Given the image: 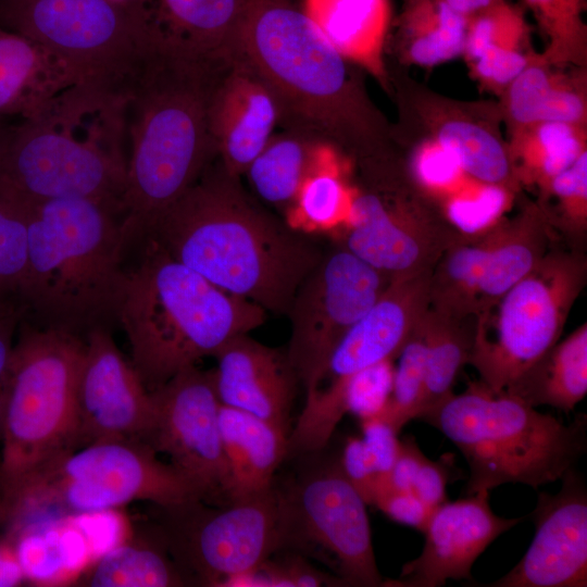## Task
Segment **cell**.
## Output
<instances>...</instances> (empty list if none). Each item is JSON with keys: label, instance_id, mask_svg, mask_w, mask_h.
<instances>
[{"label": "cell", "instance_id": "obj_13", "mask_svg": "<svg viewBox=\"0 0 587 587\" xmlns=\"http://www.w3.org/2000/svg\"><path fill=\"white\" fill-rule=\"evenodd\" d=\"M389 283L342 246L324 251L299 285L287 314L291 334L286 354L304 389L335 345Z\"/></svg>", "mask_w": 587, "mask_h": 587}, {"label": "cell", "instance_id": "obj_41", "mask_svg": "<svg viewBox=\"0 0 587 587\" xmlns=\"http://www.w3.org/2000/svg\"><path fill=\"white\" fill-rule=\"evenodd\" d=\"M27 215L0 199V300L21 304L27 267ZM22 305V304H21Z\"/></svg>", "mask_w": 587, "mask_h": 587}, {"label": "cell", "instance_id": "obj_31", "mask_svg": "<svg viewBox=\"0 0 587 587\" xmlns=\"http://www.w3.org/2000/svg\"><path fill=\"white\" fill-rule=\"evenodd\" d=\"M466 18L444 0H401L387 42L402 66L432 68L462 55Z\"/></svg>", "mask_w": 587, "mask_h": 587}, {"label": "cell", "instance_id": "obj_52", "mask_svg": "<svg viewBox=\"0 0 587 587\" xmlns=\"http://www.w3.org/2000/svg\"><path fill=\"white\" fill-rule=\"evenodd\" d=\"M454 12L467 17L476 11L485 8L494 0H444Z\"/></svg>", "mask_w": 587, "mask_h": 587}, {"label": "cell", "instance_id": "obj_37", "mask_svg": "<svg viewBox=\"0 0 587 587\" xmlns=\"http://www.w3.org/2000/svg\"><path fill=\"white\" fill-rule=\"evenodd\" d=\"M351 158L335 151L303 182L287 213L311 228L329 229L348 221L354 188L344 176Z\"/></svg>", "mask_w": 587, "mask_h": 587}, {"label": "cell", "instance_id": "obj_34", "mask_svg": "<svg viewBox=\"0 0 587 587\" xmlns=\"http://www.w3.org/2000/svg\"><path fill=\"white\" fill-rule=\"evenodd\" d=\"M505 139L519 186L539 190L587 151V126L540 122L510 129Z\"/></svg>", "mask_w": 587, "mask_h": 587}, {"label": "cell", "instance_id": "obj_1", "mask_svg": "<svg viewBox=\"0 0 587 587\" xmlns=\"http://www.w3.org/2000/svg\"><path fill=\"white\" fill-rule=\"evenodd\" d=\"M224 291L288 314L324 251L250 196L216 158L145 237Z\"/></svg>", "mask_w": 587, "mask_h": 587}, {"label": "cell", "instance_id": "obj_46", "mask_svg": "<svg viewBox=\"0 0 587 587\" xmlns=\"http://www.w3.org/2000/svg\"><path fill=\"white\" fill-rule=\"evenodd\" d=\"M373 505L378 508L391 521L413 527L423 533L434 511L412 491L385 489L379 491Z\"/></svg>", "mask_w": 587, "mask_h": 587}, {"label": "cell", "instance_id": "obj_51", "mask_svg": "<svg viewBox=\"0 0 587 587\" xmlns=\"http://www.w3.org/2000/svg\"><path fill=\"white\" fill-rule=\"evenodd\" d=\"M14 542L8 537L0 539V587H14L25 578Z\"/></svg>", "mask_w": 587, "mask_h": 587}, {"label": "cell", "instance_id": "obj_35", "mask_svg": "<svg viewBox=\"0 0 587 587\" xmlns=\"http://www.w3.org/2000/svg\"><path fill=\"white\" fill-rule=\"evenodd\" d=\"M429 307L425 319L426 366L423 397L417 419L450 395L461 367L469 363L475 322Z\"/></svg>", "mask_w": 587, "mask_h": 587}, {"label": "cell", "instance_id": "obj_17", "mask_svg": "<svg viewBox=\"0 0 587 587\" xmlns=\"http://www.w3.org/2000/svg\"><path fill=\"white\" fill-rule=\"evenodd\" d=\"M427 268L390 280L382 296L335 345L305 390L303 409L315 408L352 375L398 357L430 304Z\"/></svg>", "mask_w": 587, "mask_h": 587}, {"label": "cell", "instance_id": "obj_22", "mask_svg": "<svg viewBox=\"0 0 587 587\" xmlns=\"http://www.w3.org/2000/svg\"><path fill=\"white\" fill-rule=\"evenodd\" d=\"M278 99L240 53L220 77L210 101L209 124L217 158L240 176L279 125Z\"/></svg>", "mask_w": 587, "mask_h": 587}, {"label": "cell", "instance_id": "obj_44", "mask_svg": "<svg viewBox=\"0 0 587 587\" xmlns=\"http://www.w3.org/2000/svg\"><path fill=\"white\" fill-rule=\"evenodd\" d=\"M228 584L230 587L344 586L339 577L326 575L311 566L302 557L295 554L277 561L270 557L254 570L232 579Z\"/></svg>", "mask_w": 587, "mask_h": 587}, {"label": "cell", "instance_id": "obj_29", "mask_svg": "<svg viewBox=\"0 0 587 587\" xmlns=\"http://www.w3.org/2000/svg\"><path fill=\"white\" fill-rule=\"evenodd\" d=\"M220 429L229 475V502L271 489L287 455L288 433L245 411L220 408Z\"/></svg>", "mask_w": 587, "mask_h": 587}, {"label": "cell", "instance_id": "obj_5", "mask_svg": "<svg viewBox=\"0 0 587 587\" xmlns=\"http://www.w3.org/2000/svg\"><path fill=\"white\" fill-rule=\"evenodd\" d=\"M26 321L86 338L120 324L132 242L117 204L89 198L42 202L27 214Z\"/></svg>", "mask_w": 587, "mask_h": 587}, {"label": "cell", "instance_id": "obj_19", "mask_svg": "<svg viewBox=\"0 0 587 587\" xmlns=\"http://www.w3.org/2000/svg\"><path fill=\"white\" fill-rule=\"evenodd\" d=\"M354 188L342 247L390 280L432 268L429 234L396 190L391 167L363 171Z\"/></svg>", "mask_w": 587, "mask_h": 587}, {"label": "cell", "instance_id": "obj_32", "mask_svg": "<svg viewBox=\"0 0 587 587\" xmlns=\"http://www.w3.org/2000/svg\"><path fill=\"white\" fill-rule=\"evenodd\" d=\"M337 150L321 137L284 128L272 135L243 175L262 201L288 212L304 179Z\"/></svg>", "mask_w": 587, "mask_h": 587}, {"label": "cell", "instance_id": "obj_16", "mask_svg": "<svg viewBox=\"0 0 587 587\" xmlns=\"http://www.w3.org/2000/svg\"><path fill=\"white\" fill-rule=\"evenodd\" d=\"M401 116L416 118L429 137L450 151L472 179L520 188L510 161L498 102H466L405 83L390 71Z\"/></svg>", "mask_w": 587, "mask_h": 587}, {"label": "cell", "instance_id": "obj_20", "mask_svg": "<svg viewBox=\"0 0 587 587\" xmlns=\"http://www.w3.org/2000/svg\"><path fill=\"white\" fill-rule=\"evenodd\" d=\"M557 494L540 492L530 519L535 536L520 562L488 587H586L587 489L569 470Z\"/></svg>", "mask_w": 587, "mask_h": 587}, {"label": "cell", "instance_id": "obj_10", "mask_svg": "<svg viewBox=\"0 0 587 587\" xmlns=\"http://www.w3.org/2000/svg\"><path fill=\"white\" fill-rule=\"evenodd\" d=\"M0 26L43 47L77 84L125 98L159 45L147 16L112 0H0Z\"/></svg>", "mask_w": 587, "mask_h": 587}, {"label": "cell", "instance_id": "obj_36", "mask_svg": "<svg viewBox=\"0 0 587 587\" xmlns=\"http://www.w3.org/2000/svg\"><path fill=\"white\" fill-rule=\"evenodd\" d=\"M159 530L152 542L115 548L95 566L88 585L92 587H168L186 585L187 579L170 557Z\"/></svg>", "mask_w": 587, "mask_h": 587}, {"label": "cell", "instance_id": "obj_15", "mask_svg": "<svg viewBox=\"0 0 587 587\" xmlns=\"http://www.w3.org/2000/svg\"><path fill=\"white\" fill-rule=\"evenodd\" d=\"M153 420L146 438L155 452L193 487L208 504L229 502L220 408L212 371L186 367L151 391Z\"/></svg>", "mask_w": 587, "mask_h": 587}, {"label": "cell", "instance_id": "obj_49", "mask_svg": "<svg viewBox=\"0 0 587 587\" xmlns=\"http://www.w3.org/2000/svg\"><path fill=\"white\" fill-rule=\"evenodd\" d=\"M426 455L412 437L400 440L399 450L388 474L390 489L411 491L416 473Z\"/></svg>", "mask_w": 587, "mask_h": 587}, {"label": "cell", "instance_id": "obj_28", "mask_svg": "<svg viewBox=\"0 0 587 587\" xmlns=\"http://www.w3.org/2000/svg\"><path fill=\"white\" fill-rule=\"evenodd\" d=\"M251 0H159L147 16L154 34L200 55L232 60Z\"/></svg>", "mask_w": 587, "mask_h": 587}, {"label": "cell", "instance_id": "obj_45", "mask_svg": "<svg viewBox=\"0 0 587 587\" xmlns=\"http://www.w3.org/2000/svg\"><path fill=\"white\" fill-rule=\"evenodd\" d=\"M360 421L361 438L377 475L376 490L379 486L388 485V474L397 457L400 440L398 433L377 416L372 415Z\"/></svg>", "mask_w": 587, "mask_h": 587}, {"label": "cell", "instance_id": "obj_9", "mask_svg": "<svg viewBox=\"0 0 587 587\" xmlns=\"http://www.w3.org/2000/svg\"><path fill=\"white\" fill-rule=\"evenodd\" d=\"M86 340L20 324L8 370L0 496L54 457L79 447L77 388Z\"/></svg>", "mask_w": 587, "mask_h": 587}, {"label": "cell", "instance_id": "obj_23", "mask_svg": "<svg viewBox=\"0 0 587 587\" xmlns=\"http://www.w3.org/2000/svg\"><path fill=\"white\" fill-rule=\"evenodd\" d=\"M214 358L217 366L212 372L221 404L250 413L288 433L299 380L286 351L240 334L229 339Z\"/></svg>", "mask_w": 587, "mask_h": 587}, {"label": "cell", "instance_id": "obj_48", "mask_svg": "<svg viewBox=\"0 0 587 587\" xmlns=\"http://www.w3.org/2000/svg\"><path fill=\"white\" fill-rule=\"evenodd\" d=\"M447 455L434 461L427 457L421 464L414 478L411 491L432 509L448 500L447 484L450 477Z\"/></svg>", "mask_w": 587, "mask_h": 587}, {"label": "cell", "instance_id": "obj_38", "mask_svg": "<svg viewBox=\"0 0 587 587\" xmlns=\"http://www.w3.org/2000/svg\"><path fill=\"white\" fill-rule=\"evenodd\" d=\"M544 38L545 61L559 66L587 67L586 0H521Z\"/></svg>", "mask_w": 587, "mask_h": 587}, {"label": "cell", "instance_id": "obj_24", "mask_svg": "<svg viewBox=\"0 0 587 587\" xmlns=\"http://www.w3.org/2000/svg\"><path fill=\"white\" fill-rule=\"evenodd\" d=\"M526 11L521 2L494 0L466 17L461 57L482 91L499 98L538 57Z\"/></svg>", "mask_w": 587, "mask_h": 587}, {"label": "cell", "instance_id": "obj_25", "mask_svg": "<svg viewBox=\"0 0 587 587\" xmlns=\"http://www.w3.org/2000/svg\"><path fill=\"white\" fill-rule=\"evenodd\" d=\"M497 102L507 132L540 122L587 126V67L552 65L539 51Z\"/></svg>", "mask_w": 587, "mask_h": 587}, {"label": "cell", "instance_id": "obj_50", "mask_svg": "<svg viewBox=\"0 0 587 587\" xmlns=\"http://www.w3.org/2000/svg\"><path fill=\"white\" fill-rule=\"evenodd\" d=\"M24 319V310L18 303H10L0 308V380L3 378L12 357L15 329Z\"/></svg>", "mask_w": 587, "mask_h": 587}, {"label": "cell", "instance_id": "obj_14", "mask_svg": "<svg viewBox=\"0 0 587 587\" xmlns=\"http://www.w3.org/2000/svg\"><path fill=\"white\" fill-rule=\"evenodd\" d=\"M286 545L317 547L335 564L344 586H383L366 502L339 460L307 473L283 494Z\"/></svg>", "mask_w": 587, "mask_h": 587}, {"label": "cell", "instance_id": "obj_54", "mask_svg": "<svg viewBox=\"0 0 587 587\" xmlns=\"http://www.w3.org/2000/svg\"><path fill=\"white\" fill-rule=\"evenodd\" d=\"M10 303H17V302L0 300V308L4 307V305H7V304H10ZM18 304H20V303H18Z\"/></svg>", "mask_w": 587, "mask_h": 587}, {"label": "cell", "instance_id": "obj_40", "mask_svg": "<svg viewBox=\"0 0 587 587\" xmlns=\"http://www.w3.org/2000/svg\"><path fill=\"white\" fill-rule=\"evenodd\" d=\"M514 192L504 186L471 180L445 200L446 211L450 221L467 234L489 230L500 222Z\"/></svg>", "mask_w": 587, "mask_h": 587}, {"label": "cell", "instance_id": "obj_12", "mask_svg": "<svg viewBox=\"0 0 587 587\" xmlns=\"http://www.w3.org/2000/svg\"><path fill=\"white\" fill-rule=\"evenodd\" d=\"M161 509L160 530L187 582L226 587L286 546L284 501L275 486L223 505L192 500Z\"/></svg>", "mask_w": 587, "mask_h": 587}, {"label": "cell", "instance_id": "obj_2", "mask_svg": "<svg viewBox=\"0 0 587 587\" xmlns=\"http://www.w3.org/2000/svg\"><path fill=\"white\" fill-rule=\"evenodd\" d=\"M232 60L200 55L159 38L126 96L127 168L122 199L132 241L217 158L209 108Z\"/></svg>", "mask_w": 587, "mask_h": 587}, {"label": "cell", "instance_id": "obj_39", "mask_svg": "<svg viewBox=\"0 0 587 587\" xmlns=\"http://www.w3.org/2000/svg\"><path fill=\"white\" fill-rule=\"evenodd\" d=\"M424 319L400 350L389 397L383 409L374 415L388 423L397 433L416 417L423 397L426 366Z\"/></svg>", "mask_w": 587, "mask_h": 587}, {"label": "cell", "instance_id": "obj_11", "mask_svg": "<svg viewBox=\"0 0 587 587\" xmlns=\"http://www.w3.org/2000/svg\"><path fill=\"white\" fill-rule=\"evenodd\" d=\"M586 276L583 257L547 252L478 314L469 363L479 382L494 392L504 391L540 360L558 342Z\"/></svg>", "mask_w": 587, "mask_h": 587}, {"label": "cell", "instance_id": "obj_42", "mask_svg": "<svg viewBox=\"0 0 587 587\" xmlns=\"http://www.w3.org/2000/svg\"><path fill=\"white\" fill-rule=\"evenodd\" d=\"M410 168L421 187L445 200L474 180L464 173L450 151L426 136L414 146Z\"/></svg>", "mask_w": 587, "mask_h": 587}, {"label": "cell", "instance_id": "obj_18", "mask_svg": "<svg viewBox=\"0 0 587 587\" xmlns=\"http://www.w3.org/2000/svg\"><path fill=\"white\" fill-rule=\"evenodd\" d=\"M85 340L77 388L79 447L104 440L145 442L153 420L151 392L110 329H93Z\"/></svg>", "mask_w": 587, "mask_h": 587}, {"label": "cell", "instance_id": "obj_4", "mask_svg": "<svg viewBox=\"0 0 587 587\" xmlns=\"http://www.w3.org/2000/svg\"><path fill=\"white\" fill-rule=\"evenodd\" d=\"M126 168L123 96L75 84L28 116L0 120V199L26 215L62 198L122 208Z\"/></svg>", "mask_w": 587, "mask_h": 587}, {"label": "cell", "instance_id": "obj_7", "mask_svg": "<svg viewBox=\"0 0 587 587\" xmlns=\"http://www.w3.org/2000/svg\"><path fill=\"white\" fill-rule=\"evenodd\" d=\"M416 420L441 432L469 466L467 495L504 484L534 489L562 478L586 450L587 419L563 424L505 391L472 382Z\"/></svg>", "mask_w": 587, "mask_h": 587}, {"label": "cell", "instance_id": "obj_3", "mask_svg": "<svg viewBox=\"0 0 587 587\" xmlns=\"http://www.w3.org/2000/svg\"><path fill=\"white\" fill-rule=\"evenodd\" d=\"M240 53L275 92L279 126L307 132L357 162L392 150V126L300 0H251Z\"/></svg>", "mask_w": 587, "mask_h": 587}, {"label": "cell", "instance_id": "obj_33", "mask_svg": "<svg viewBox=\"0 0 587 587\" xmlns=\"http://www.w3.org/2000/svg\"><path fill=\"white\" fill-rule=\"evenodd\" d=\"M504 391L534 408L574 410L587 394V324L557 342Z\"/></svg>", "mask_w": 587, "mask_h": 587}, {"label": "cell", "instance_id": "obj_26", "mask_svg": "<svg viewBox=\"0 0 587 587\" xmlns=\"http://www.w3.org/2000/svg\"><path fill=\"white\" fill-rule=\"evenodd\" d=\"M311 21L349 62L370 74L388 93L386 62L392 23L390 0H300Z\"/></svg>", "mask_w": 587, "mask_h": 587}, {"label": "cell", "instance_id": "obj_8", "mask_svg": "<svg viewBox=\"0 0 587 587\" xmlns=\"http://www.w3.org/2000/svg\"><path fill=\"white\" fill-rule=\"evenodd\" d=\"M172 508L200 500L170 463L138 440H104L63 452L0 496V520L10 535L48 513H89L133 501Z\"/></svg>", "mask_w": 587, "mask_h": 587}, {"label": "cell", "instance_id": "obj_43", "mask_svg": "<svg viewBox=\"0 0 587 587\" xmlns=\"http://www.w3.org/2000/svg\"><path fill=\"white\" fill-rule=\"evenodd\" d=\"M540 201L554 200L547 215L557 211L561 225L573 233L587 228V151L539 189Z\"/></svg>", "mask_w": 587, "mask_h": 587}, {"label": "cell", "instance_id": "obj_6", "mask_svg": "<svg viewBox=\"0 0 587 587\" xmlns=\"http://www.w3.org/2000/svg\"><path fill=\"white\" fill-rule=\"evenodd\" d=\"M128 271L120 311L132 364L151 392L214 354L233 337L261 326L266 312L228 294L146 238Z\"/></svg>", "mask_w": 587, "mask_h": 587}, {"label": "cell", "instance_id": "obj_47", "mask_svg": "<svg viewBox=\"0 0 587 587\" xmlns=\"http://www.w3.org/2000/svg\"><path fill=\"white\" fill-rule=\"evenodd\" d=\"M338 460L348 480L360 492L366 504H372L377 475L362 438L348 437Z\"/></svg>", "mask_w": 587, "mask_h": 587}, {"label": "cell", "instance_id": "obj_30", "mask_svg": "<svg viewBox=\"0 0 587 587\" xmlns=\"http://www.w3.org/2000/svg\"><path fill=\"white\" fill-rule=\"evenodd\" d=\"M75 84L76 78L61 60L0 26V120L28 116Z\"/></svg>", "mask_w": 587, "mask_h": 587}, {"label": "cell", "instance_id": "obj_21", "mask_svg": "<svg viewBox=\"0 0 587 587\" xmlns=\"http://www.w3.org/2000/svg\"><path fill=\"white\" fill-rule=\"evenodd\" d=\"M523 520L497 515L488 490L447 500L434 509L419 557L402 566L399 578L385 579L383 586L439 587L449 579L472 580V566L478 557Z\"/></svg>", "mask_w": 587, "mask_h": 587}, {"label": "cell", "instance_id": "obj_27", "mask_svg": "<svg viewBox=\"0 0 587 587\" xmlns=\"http://www.w3.org/2000/svg\"><path fill=\"white\" fill-rule=\"evenodd\" d=\"M551 222L537 202L488 230L489 248L477 283L473 316L494 305L547 253Z\"/></svg>", "mask_w": 587, "mask_h": 587}, {"label": "cell", "instance_id": "obj_53", "mask_svg": "<svg viewBox=\"0 0 587 587\" xmlns=\"http://www.w3.org/2000/svg\"><path fill=\"white\" fill-rule=\"evenodd\" d=\"M5 388L3 385L2 379L0 380V439H2L3 436V429H4V422H5Z\"/></svg>", "mask_w": 587, "mask_h": 587}]
</instances>
